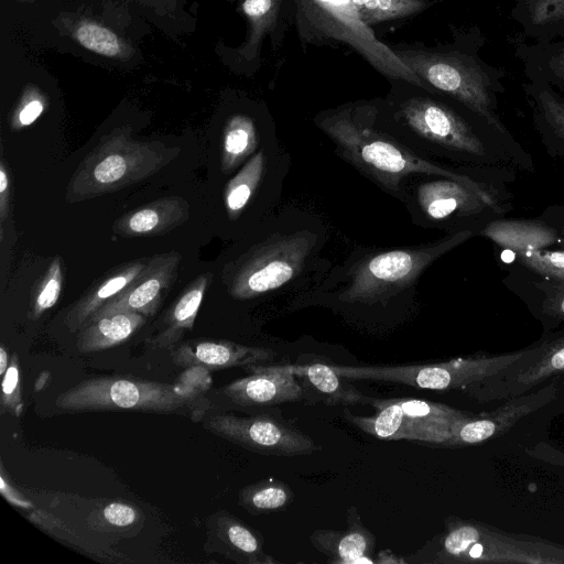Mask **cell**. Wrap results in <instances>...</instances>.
Wrapping results in <instances>:
<instances>
[{"label": "cell", "mask_w": 564, "mask_h": 564, "mask_svg": "<svg viewBox=\"0 0 564 564\" xmlns=\"http://www.w3.org/2000/svg\"><path fill=\"white\" fill-rule=\"evenodd\" d=\"M295 23L305 43L339 42L349 45L387 77L434 90L380 42L358 17L351 0H293Z\"/></svg>", "instance_id": "8"}, {"label": "cell", "mask_w": 564, "mask_h": 564, "mask_svg": "<svg viewBox=\"0 0 564 564\" xmlns=\"http://www.w3.org/2000/svg\"><path fill=\"white\" fill-rule=\"evenodd\" d=\"M315 550L328 557V563H375L370 555L376 536L362 524L358 509H347L345 530L316 529L310 535Z\"/></svg>", "instance_id": "20"}, {"label": "cell", "mask_w": 564, "mask_h": 564, "mask_svg": "<svg viewBox=\"0 0 564 564\" xmlns=\"http://www.w3.org/2000/svg\"><path fill=\"white\" fill-rule=\"evenodd\" d=\"M375 563L386 564V563H408L406 560L397 557L391 551L384 550L380 551L375 560Z\"/></svg>", "instance_id": "43"}, {"label": "cell", "mask_w": 564, "mask_h": 564, "mask_svg": "<svg viewBox=\"0 0 564 564\" xmlns=\"http://www.w3.org/2000/svg\"><path fill=\"white\" fill-rule=\"evenodd\" d=\"M147 263L148 260L143 259L131 261L109 272L67 311L64 324L68 330L74 333L82 329L99 308L143 271Z\"/></svg>", "instance_id": "23"}, {"label": "cell", "mask_w": 564, "mask_h": 564, "mask_svg": "<svg viewBox=\"0 0 564 564\" xmlns=\"http://www.w3.org/2000/svg\"><path fill=\"white\" fill-rule=\"evenodd\" d=\"M512 44L525 77L542 80L564 96V39L536 43L518 36Z\"/></svg>", "instance_id": "25"}, {"label": "cell", "mask_w": 564, "mask_h": 564, "mask_svg": "<svg viewBox=\"0 0 564 564\" xmlns=\"http://www.w3.org/2000/svg\"><path fill=\"white\" fill-rule=\"evenodd\" d=\"M538 218L564 237V203L545 207Z\"/></svg>", "instance_id": "40"}, {"label": "cell", "mask_w": 564, "mask_h": 564, "mask_svg": "<svg viewBox=\"0 0 564 564\" xmlns=\"http://www.w3.org/2000/svg\"><path fill=\"white\" fill-rule=\"evenodd\" d=\"M523 93L543 149L564 163V96L542 80L528 78Z\"/></svg>", "instance_id": "19"}, {"label": "cell", "mask_w": 564, "mask_h": 564, "mask_svg": "<svg viewBox=\"0 0 564 564\" xmlns=\"http://www.w3.org/2000/svg\"><path fill=\"white\" fill-rule=\"evenodd\" d=\"M477 236L488 238L502 251L509 253L540 248L564 249V237L538 217L533 219L498 218L481 228Z\"/></svg>", "instance_id": "22"}, {"label": "cell", "mask_w": 564, "mask_h": 564, "mask_svg": "<svg viewBox=\"0 0 564 564\" xmlns=\"http://www.w3.org/2000/svg\"><path fill=\"white\" fill-rule=\"evenodd\" d=\"M272 349L246 346L229 340H189L172 352L175 365L186 368H203L216 371L234 367H248L271 361Z\"/></svg>", "instance_id": "16"}, {"label": "cell", "mask_w": 564, "mask_h": 564, "mask_svg": "<svg viewBox=\"0 0 564 564\" xmlns=\"http://www.w3.org/2000/svg\"><path fill=\"white\" fill-rule=\"evenodd\" d=\"M564 376V325L543 332L527 352L498 373L481 380L464 393L478 403L522 395Z\"/></svg>", "instance_id": "11"}, {"label": "cell", "mask_w": 564, "mask_h": 564, "mask_svg": "<svg viewBox=\"0 0 564 564\" xmlns=\"http://www.w3.org/2000/svg\"><path fill=\"white\" fill-rule=\"evenodd\" d=\"M204 273L192 281L171 306L162 321L160 330L147 343L156 348H171L194 326L198 310L209 282Z\"/></svg>", "instance_id": "26"}, {"label": "cell", "mask_w": 564, "mask_h": 564, "mask_svg": "<svg viewBox=\"0 0 564 564\" xmlns=\"http://www.w3.org/2000/svg\"><path fill=\"white\" fill-rule=\"evenodd\" d=\"M514 263L543 278L564 281V249H527L511 253Z\"/></svg>", "instance_id": "34"}, {"label": "cell", "mask_w": 564, "mask_h": 564, "mask_svg": "<svg viewBox=\"0 0 564 564\" xmlns=\"http://www.w3.org/2000/svg\"><path fill=\"white\" fill-rule=\"evenodd\" d=\"M206 427L231 443L262 455L301 456L318 449L308 435L281 419L265 414L238 416L219 413L206 421Z\"/></svg>", "instance_id": "12"}, {"label": "cell", "mask_w": 564, "mask_h": 564, "mask_svg": "<svg viewBox=\"0 0 564 564\" xmlns=\"http://www.w3.org/2000/svg\"><path fill=\"white\" fill-rule=\"evenodd\" d=\"M324 234L307 216L275 217L273 231L225 268L228 294L248 301L294 286L322 249Z\"/></svg>", "instance_id": "1"}, {"label": "cell", "mask_w": 564, "mask_h": 564, "mask_svg": "<svg viewBox=\"0 0 564 564\" xmlns=\"http://www.w3.org/2000/svg\"><path fill=\"white\" fill-rule=\"evenodd\" d=\"M293 500L290 486L273 477L247 485L238 494V503L253 516L280 512Z\"/></svg>", "instance_id": "31"}, {"label": "cell", "mask_w": 564, "mask_h": 564, "mask_svg": "<svg viewBox=\"0 0 564 564\" xmlns=\"http://www.w3.org/2000/svg\"><path fill=\"white\" fill-rule=\"evenodd\" d=\"M502 282L525 303L543 332L564 325V281L540 276L512 262Z\"/></svg>", "instance_id": "17"}, {"label": "cell", "mask_w": 564, "mask_h": 564, "mask_svg": "<svg viewBox=\"0 0 564 564\" xmlns=\"http://www.w3.org/2000/svg\"><path fill=\"white\" fill-rule=\"evenodd\" d=\"M55 404L68 411L185 413L194 420L209 408V401L192 386L119 376L85 379L62 392Z\"/></svg>", "instance_id": "7"}, {"label": "cell", "mask_w": 564, "mask_h": 564, "mask_svg": "<svg viewBox=\"0 0 564 564\" xmlns=\"http://www.w3.org/2000/svg\"><path fill=\"white\" fill-rule=\"evenodd\" d=\"M359 19L371 25L403 19L425 10L426 0H351Z\"/></svg>", "instance_id": "32"}, {"label": "cell", "mask_w": 564, "mask_h": 564, "mask_svg": "<svg viewBox=\"0 0 564 564\" xmlns=\"http://www.w3.org/2000/svg\"><path fill=\"white\" fill-rule=\"evenodd\" d=\"M339 152L357 169L370 175L391 193L401 191L403 180L412 174L449 177L478 185L495 180L516 181V172L443 167L422 159L393 139L357 121L348 110L332 113L318 122Z\"/></svg>", "instance_id": "2"}, {"label": "cell", "mask_w": 564, "mask_h": 564, "mask_svg": "<svg viewBox=\"0 0 564 564\" xmlns=\"http://www.w3.org/2000/svg\"><path fill=\"white\" fill-rule=\"evenodd\" d=\"M10 178L3 161L0 164V223L3 224L9 213Z\"/></svg>", "instance_id": "41"}, {"label": "cell", "mask_w": 564, "mask_h": 564, "mask_svg": "<svg viewBox=\"0 0 564 564\" xmlns=\"http://www.w3.org/2000/svg\"><path fill=\"white\" fill-rule=\"evenodd\" d=\"M63 285L62 261L54 258L47 267L44 275L34 288L31 301L30 317L37 319L51 307H53L61 295Z\"/></svg>", "instance_id": "35"}, {"label": "cell", "mask_w": 564, "mask_h": 564, "mask_svg": "<svg viewBox=\"0 0 564 564\" xmlns=\"http://www.w3.org/2000/svg\"><path fill=\"white\" fill-rule=\"evenodd\" d=\"M283 0H243L242 11L249 21V36L245 54L253 57L267 33L276 25L278 14Z\"/></svg>", "instance_id": "33"}, {"label": "cell", "mask_w": 564, "mask_h": 564, "mask_svg": "<svg viewBox=\"0 0 564 564\" xmlns=\"http://www.w3.org/2000/svg\"><path fill=\"white\" fill-rule=\"evenodd\" d=\"M251 373L223 387L221 391L231 402L246 408L275 406L299 401L305 391L284 365L246 367Z\"/></svg>", "instance_id": "15"}, {"label": "cell", "mask_w": 564, "mask_h": 564, "mask_svg": "<svg viewBox=\"0 0 564 564\" xmlns=\"http://www.w3.org/2000/svg\"><path fill=\"white\" fill-rule=\"evenodd\" d=\"M140 512L132 505L111 501L105 505L102 509L104 520L116 529H130L140 520Z\"/></svg>", "instance_id": "38"}, {"label": "cell", "mask_w": 564, "mask_h": 564, "mask_svg": "<svg viewBox=\"0 0 564 564\" xmlns=\"http://www.w3.org/2000/svg\"><path fill=\"white\" fill-rule=\"evenodd\" d=\"M557 381L553 380L506 402L485 414H471L452 430V438L443 447L479 444L508 432L520 419L555 399Z\"/></svg>", "instance_id": "13"}, {"label": "cell", "mask_w": 564, "mask_h": 564, "mask_svg": "<svg viewBox=\"0 0 564 564\" xmlns=\"http://www.w3.org/2000/svg\"><path fill=\"white\" fill-rule=\"evenodd\" d=\"M10 365L9 355L3 346L0 347V375L3 377Z\"/></svg>", "instance_id": "44"}, {"label": "cell", "mask_w": 564, "mask_h": 564, "mask_svg": "<svg viewBox=\"0 0 564 564\" xmlns=\"http://www.w3.org/2000/svg\"><path fill=\"white\" fill-rule=\"evenodd\" d=\"M445 530L409 557L413 564H564V546L477 520L448 517Z\"/></svg>", "instance_id": "4"}, {"label": "cell", "mask_w": 564, "mask_h": 564, "mask_svg": "<svg viewBox=\"0 0 564 564\" xmlns=\"http://www.w3.org/2000/svg\"><path fill=\"white\" fill-rule=\"evenodd\" d=\"M258 145L259 137L253 120L246 115L232 116L227 121L223 133L221 171L225 174L232 172L254 154Z\"/></svg>", "instance_id": "30"}, {"label": "cell", "mask_w": 564, "mask_h": 564, "mask_svg": "<svg viewBox=\"0 0 564 564\" xmlns=\"http://www.w3.org/2000/svg\"><path fill=\"white\" fill-rule=\"evenodd\" d=\"M1 409L12 415L19 416L22 413L23 403L21 395V379L19 357L13 354L10 365L2 377Z\"/></svg>", "instance_id": "37"}, {"label": "cell", "mask_w": 564, "mask_h": 564, "mask_svg": "<svg viewBox=\"0 0 564 564\" xmlns=\"http://www.w3.org/2000/svg\"><path fill=\"white\" fill-rule=\"evenodd\" d=\"M178 154V147L133 139L129 128L112 130L79 163L68 182L66 199H90L144 181Z\"/></svg>", "instance_id": "6"}, {"label": "cell", "mask_w": 564, "mask_h": 564, "mask_svg": "<svg viewBox=\"0 0 564 564\" xmlns=\"http://www.w3.org/2000/svg\"><path fill=\"white\" fill-rule=\"evenodd\" d=\"M484 35L476 30L471 40L444 50H393L395 55L434 91H440L508 132L499 113L506 70L479 55Z\"/></svg>", "instance_id": "3"}, {"label": "cell", "mask_w": 564, "mask_h": 564, "mask_svg": "<svg viewBox=\"0 0 564 564\" xmlns=\"http://www.w3.org/2000/svg\"><path fill=\"white\" fill-rule=\"evenodd\" d=\"M1 492L7 498V500L18 507L21 508H30L32 505L23 498L20 492L13 489L10 484H7L4 480L3 474H1Z\"/></svg>", "instance_id": "42"}, {"label": "cell", "mask_w": 564, "mask_h": 564, "mask_svg": "<svg viewBox=\"0 0 564 564\" xmlns=\"http://www.w3.org/2000/svg\"><path fill=\"white\" fill-rule=\"evenodd\" d=\"M297 379L306 382L319 399L328 405L371 404L372 397L366 395L339 376L329 364L312 362L284 365Z\"/></svg>", "instance_id": "27"}, {"label": "cell", "mask_w": 564, "mask_h": 564, "mask_svg": "<svg viewBox=\"0 0 564 564\" xmlns=\"http://www.w3.org/2000/svg\"><path fill=\"white\" fill-rule=\"evenodd\" d=\"M510 18L523 39L547 43L564 39V0H514Z\"/></svg>", "instance_id": "24"}, {"label": "cell", "mask_w": 564, "mask_h": 564, "mask_svg": "<svg viewBox=\"0 0 564 564\" xmlns=\"http://www.w3.org/2000/svg\"><path fill=\"white\" fill-rule=\"evenodd\" d=\"M263 536L239 518L218 511L207 521V550L240 564H273L263 551Z\"/></svg>", "instance_id": "18"}, {"label": "cell", "mask_w": 564, "mask_h": 564, "mask_svg": "<svg viewBox=\"0 0 564 564\" xmlns=\"http://www.w3.org/2000/svg\"><path fill=\"white\" fill-rule=\"evenodd\" d=\"M527 347L497 355H479L455 358L447 361L409 366H339L329 364L348 380L397 382L417 389L465 392L475 383L485 380L518 361Z\"/></svg>", "instance_id": "10"}, {"label": "cell", "mask_w": 564, "mask_h": 564, "mask_svg": "<svg viewBox=\"0 0 564 564\" xmlns=\"http://www.w3.org/2000/svg\"><path fill=\"white\" fill-rule=\"evenodd\" d=\"M76 37L84 47L100 55L112 57L120 53L117 35L96 23L82 24L76 30Z\"/></svg>", "instance_id": "36"}, {"label": "cell", "mask_w": 564, "mask_h": 564, "mask_svg": "<svg viewBox=\"0 0 564 564\" xmlns=\"http://www.w3.org/2000/svg\"><path fill=\"white\" fill-rule=\"evenodd\" d=\"M180 262L181 254L176 251L152 257L143 271L99 308L88 322L118 312L154 315L176 279Z\"/></svg>", "instance_id": "14"}, {"label": "cell", "mask_w": 564, "mask_h": 564, "mask_svg": "<svg viewBox=\"0 0 564 564\" xmlns=\"http://www.w3.org/2000/svg\"><path fill=\"white\" fill-rule=\"evenodd\" d=\"M147 316L133 312L107 314L88 322L77 336L80 352H95L118 346L144 325Z\"/></svg>", "instance_id": "28"}, {"label": "cell", "mask_w": 564, "mask_h": 564, "mask_svg": "<svg viewBox=\"0 0 564 564\" xmlns=\"http://www.w3.org/2000/svg\"><path fill=\"white\" fill-rule=\"evenodd\" d=\"M43 102L39 99L28 101L17 113L13 127L19 129L33 123L43 112Z\"/></svg>", "instance_id": "39"}, {"label": "cell", "mask_w": 564, "mask_h": 564, "mask_svg": "<svg viewBox=\"0 0 564 564\" xmlns=\"http://www.w3.org/2000/svg\"><path fill=\"white\" fill-rule=\"evenodd\" d=\"M474 236L475 230L463 229L420 247L369 252L349 267L332 294L341 304H387L410 291L435 260Z\"/></svg>", "instance_id": "5"}, {"label": "cell", "mask_w": 564, "mask_h": 564, "mask_svg": "<svg viewBox=\"0 0 564 564\" xmlns=\"http://www.w3.org/2000/svg\"><path fill=\"white\" fill-rule=\"evenodd\" d=\"M376 413L356 415L346 406L344 417L362 432L386 441H412L443 447L453 427L470 416L446 404L412 398H373Z\"/></svg>", "instance_id": "9"}, {"label": "cell", "mask_w": 564, "mask_h": 564, "mask_svg": "<svg viewBox=\"0 0 564 564\" xmlns=\"http://www.w3.org/2000/svg\"><path fill=\"white\" fill-rule=\"evenodd\" d=\"M269 159L267 149H259L226 184L224 200L230 219L239 218L258 194L269 172Z\"/></svg>", "instance_id": "29"}, {"label": "cell", "mask_w": 564, "mask_h": 564, "mask_svg": "<svg viewBox=\"0 0 564 564\" xmlns=\"http://www.w3.org/2000/svg\"><path fill=\"white\" fill-rule=\"evenodd\" d=\"M188 217L185 198L164 197L123 214L115 221L113 231L122 237L161 236L184 225Z\"/></svg>", "instance_id": "21"}]
</instances>
